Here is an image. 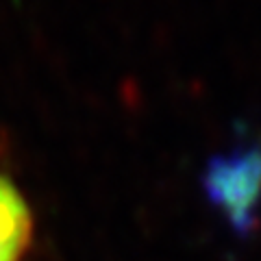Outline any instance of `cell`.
Listing matches in <instances>:
<instances>
[{
    "label": "cell",
    "instance_id": "1",
    "mask_svg": "<svg viewBox=\"0 0 261 261\" xmlns=\"http://www.w3.org/2000/svg\"><path fill=\"white\" fill-rule=\"evenodd\" d=\"M202 190L228 228L246 240L257 228L261 209V142L240 144L211 159L202 174Z\"/></svg>",
    "mask_w": 261,
    "mask_h": 261
},
{
    "label": "cell",
    "instance_id": "2",
    "mask_svg": "<svg viewBox=\"0 0 261 261\" xmlns=\"http://www.w3.org/2000/svg\"><path fill=\"white\" fill-rule=\"evenodd\" d=\"M33 240L27 198L9 176L0 174V261H24Z\"/></svg>",
    "mask_w": 261,
    "mask_h": 261
}]
</instances>
